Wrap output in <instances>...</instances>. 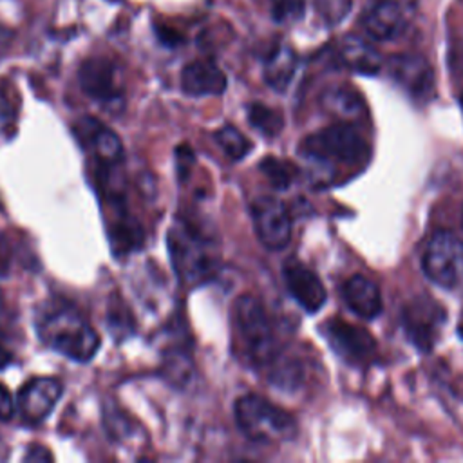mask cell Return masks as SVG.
Listing matches in <instances>:
<instances>
[{"label": "cell", "instance_id": "cell-1", "mask_svg": "<svg viewBox=\"0 0 463 463\" xmlns=\"http://www.w3.org/2000/svg\"><path fill=\"white\" fill-rule=\"evenodd\" d=\"M34 326L47 347L74 362L85 364L92 360L101 345L99 335L85 317L72 304L61 300L42 304Z\"/></svg>", "mask_w": 463, "mask_h": 463}, {"label": "cell", "instance_id": "cell-2", "mask_svg": "<svg viewBox=\"0 0 463 463\" xmlns=\"http://www.w3.org/2000/svg\"><path fill=\"white\" fill-rule=\"evenodd\" d=\"M232 322L237 345L244 358L255 367H269L280 353L262 302L253 295H241L233 304Z\"/></svg>", "mask_w": 463, "mask_h": 463}, {"label": "cell", "instance_id": "cell-3", "mask_svg": "<svg viewBox=\"0 0 463 463\" xmlns=\"http://www.w3.org/2000/svg\"><path fill=\"white\" fill-rule=\"evenodd\" d=\"M166 242L172 266L184 286H199L213 277L217 257L212 242L186 221L177 219L172 224Z\"/></svg>", "mask_w": 463, "mask_h": 463}, {"label": "cell", "instance_id": "cell-4", "mask_svg": "<svg viewBox=\"0 0 463 463\" xmlns=\"http://www.w3.org/2000/svg\"><path fill=\"white\" fill-rule=\"evenodd\" d=\"M233 416L241 432L257 443L288 441L297 434L295 418L259 394L237 398Z\"/></svg>", "mask_w": 463, "mask_h": 463}, {"label": "cell", "instance_id": "cell-5", "mask_svg": "<svg viewBox=\"0 0 463 463\" xmlns=\"http://www.w3.org/2000/svg\"><path fill=\"white\" fill-rule=\"evenodd\" d=\"M300 154L318 165L360 166L369 157V146L358 130L340 121L307 136L300 145Z\"/></svg>", "mask_w": 463, "mask_h": 463}, {"label": "cell", "instance_id": "cell-6", "mask_svg": "<svg viewBox=\"0 0 463 463\" xmlns=\"http://www.w3.org/2000/svg\"><path fill=\"white\" fill-rule=\"evenodd\" d=\"M425 277L439 288L452 289L463 280V244L450 232H436L423 251Z\"/></svg>", "mask_w": 463, "mask_h": 463}, {"label": "cell", "instance_id": "cell-7", "mask_svg": "<svg viewBox=\"0 0 463 463\" xmlns=\"http://www.w3.org/2000/svg\"><path fill=\"white\" fill-rule=\"evenodd\" d=\"M322 335L331 345V349L349 365L362 367L373 362L376 354L374 338L367 331L353 324H347L340 318L327 320L322 326Z\"/></svg>", "mask_w": 463, "mask_h": 463}, {"label": "cell", "instance_id": "cell-8", "mask_svg": "<svg viewBox=\"0 0 463 463\" xmlns=\"http://www.w3.org/2000/svg\"><path fill=\"white\" fill-rule=\"evenodd\" d=\"M253 228L264 248L284 250L291 241V217L288 208L275 197H257L251 203Z\"/></svg>", "mask_w": 463, "mask_h": 463}, {"label": "cell", "instance_id": "cell-9", "mask_svg": "<svg viewBox=\"0 0 463 463\" xmlns=\"http://www.w3.org/2000/svg\"><path fill=\"white\" fill-rule=\"evenodd\" d=\"M78 80L81 90L94 101L105 107L121 105L123 83L116 65L107 58L85 60L78 71Z\"/></svg>", "mask_w": 463, "mask_h": 463}, {"label": "cell", "instance_id": "cell-10", "mask_svg": "<svg viewBox=\"0 0 463 463\" xmlns=\"http://www.w3.org/2000/svg\"><path fill=\"white\" fill-rule=\"evenodd\" d=\"M443 309L429 297L412 298L403 306L402 311L405 333L409 335L411 342L421 351H429L434 345L438 331L443 324Z\"/></svg>", "mask_w": 463, "mask_h": 463}, {"label": "cell", "instance_id": "cell-11", "mask_svg": "<svg viewBox=\"0 0 463 463\" xmlns=\"http://www.w3.org/2000/svg\"><path fill=\"white\" fill-rule=\"evenodd\" d=\"M63 383L52 376H36L27 380L16 396V409L22 420L29 425L43 421L58 400L61 398Z\"/></svg>", "mask_w": 463, "mask_h": 463}, {"label": "cell", "instance_id": "cell-12", "mask_svg": "<svg viewBox=\"0 0 463 463\" xmlns=\"http://www.w3.org/2000/svg\"><path fill=\"white\" fill-rule=\"evenodd\" d=\"M391 80L414 99H429L434 92V72L418 54H394L387 61Z\"/></svg>", "mask_w": 463, "mask_h": 463}, {"label": "cell", "instance_id": "cell-13", "mask_svg": "<svg viewBox=\"0 0 463 463\" xmlns=\"http://www.w3.org/2000/svg\"><path fill=\"white\" fill-rule=\"evenodd\" d=\"M282 277L289 295L298 302L302 309L307 313H317L322 309L327 293L322 280L311 268L297 259H291L282 266Z\"/></svg>", "mask_w": 463, "mask_h": 463}, {"label": "cell", "instance_id": "cell-14", "mask_svg": "<svg viewBox=\"0 0 463 463\" xmlns=\"http://www.w3.org/2000/svg\"><path fill=\"white\" fill-rule=\"evenodd\" d=\"M360 25L378 42L394 40L405 31L403 7L396 0H369L360 14Z\"/></svg>", "mask_w": 463, "mask_h": 463}, {"label": "cell", "instance_id": "cell-15", "mask_svg": "<svg viewBox=\"0 0 463 463\" xmlns=\"http://www.w3.org/2000/svg\"><path fill=\"white\" fill-rule=\"evenodd\" d=\"M78 137L92 148V154L96 159L110 168L121 163L123 159V145L116 132H112L109 127H105L101 121L85 118L76 127Z\"/></svg>", "mask_w": 463, "mask_h": 463}, {"label": "cell", "instance_id": "cell-16", "mask_svg": "<svg viewBox=\"0 0 463 463\" xmlns=\"http://www.w3.org/2000/svg\"><path fill=\"white\" fill-rule=\"evenodd\" d=\"M226 83V74L212 61H192L181 71V89L188 96H219Z\"/></svg>", "mask_w": 463, "mask_h": 463}, {"label": "cell", "instance_id": "cell-17", "mask_svg": "<svg viewBox=\"0 0 463 463\" xmlns=\"http://www.w3.org/2000/svg\"><path fill=\"white\" fill-rule=\"evenodd\" d=\"M347 307L360 318L373 320L382 313V295L378 286L365 275H353L342 288Z\"/></svg>", "mask_w": 463, "mask_h": 463}, {"label": "cell", "instance_id": "cell-18", "mask_svg": "<svg viewBox=\"0 0 463 463\" xmlns=\"http://www.w3.org/2000/svg\"><path fill=\"white\" fill-rule=\"evenodd\" d=\"M340 65L364 76H374L382 69L378 52L358 36H345L338 47Z\"/></svg>", "mask_w": 463, "mask_h": 463}, {"label": "cell", "instance_id": "cell-19", "mask_svg": "<svg viewBox=\"0 0 463 463\" xmlns=\"http://www.w3.org/2000/svg\"><path fill=\"white\" fill-rule=\"evenodd\" d=\"M295 71H297V54L288 45H279L266 60L264 80L273 90L284 92L291 83Z\"/></svg>", "mask_w": 463, "mask_h": 463}, {"label": "cell", "instance_id": "cell-20", "mask_svg": "<svg viewBox=\"0 0 463 463\" xmlns=\"http://www.w3.org/2000/svg\"><path fill=\"white\" fill-rule=\"evenodd\" d=\"M320 101H322V107H324L326 112H329L331 116L340 118L345 123L360 118L362 109H364L360 94L354 89L344 87V85L327 89L322 94Z\"/></svg>", "mask_w": 463, "mask_h": 463}, {"label": "cell", "instance_id": "cell-21", "mask_svg": "<svg viewBox=\"0 0 463 463\" xmlns=\"http://www.w3.org/2000/svg\"><path fill=\"white\" fill-rule=\"evenodd\" d=\"M110 242L114 250L121 253L139 248L143 242L141 224L136 219H132L128 213L119 212L116 215V221H112L110 224Z\"/></svg>", "mask_w": 463, "mask_h": 463}, {"label": "cell", "instance_id": "cell-22", "mask_svg": "<svg viewBox=\"0 0 463 463\" xmlns=\"http://www.w3.org/2000/svg\"><path fill=\"white\" fill-rule=\"evenodd\" d=\"M248 121L266 137H275L284 127V118L279 110L266 107L262 103H251L248 107Z\"/></svg>", "mask_w": 463, "mask_h": 463}, {"label": "cell", "instance_id": "cell-23", "mask_svg": "<svg viewBox=\"0 0 463 463\" xmlns=\"http://www.w3.org/2000/svg\"><path fill=\"white\" fill-rule=\"evenodd\" d=\"M217 145L221 146V150L232 159V161H241L244 156L250 154L251 150V143L250 139L237 130L233 125H224L221 127L215 134H213Z\"/></svg>", "mask_w": 463, "mask_h": 463}, {"label": "cell", "instance_id": "cell-24", "mask_svg": "<svg viewBox=\"0 0 463 463\" xmlns=\"http://www.w3.org/2000/svg\"><path fill=\"white\" fill-rule=\"evenodd\" d=\"M259 168L264 174V177L269 181V184L277 190H286L288 186H291L298 174V170L293 163L279 159V157H264L260 161Z\"/></svg>", "mask_w": 463, "mask_h": 463}, {"label": "cell", "instance_id": "cell-25", "mask_svg": "<svg viewBox=\"0 0 463 463\" xmlns=\"http://www.w3.org/2000/svg\"><path fill=\"white\" fill-rule=\"evenodd\" d=\"M353 0H315V9L327 25H338L351 11Z\"/></svg>", "mask_w": 463, "mask_h": 463}, {"label": "cell", "instance_id": "cell-26", "mask_svg": "<svg viewBox=\"0 0 463 463\" xmlns=\"http://www.w3.org/2000/svg\"><path fill=\"white\" fill-rule=\"evenodd\" d=\"M304 0H271V16L277 22H293L302 18Z\"/></svg>", "mask_w": 463, "mask_h": 463}, {"label": "cell", "instance_id": "cell-27", "mask_svg": "<svg viewBox=\"0 0 463 463\" xmlns=\"http://www.w3.org/2000/svg\"><path fill=\"white\" fill-rule=\"evenodd\" d=\"M14 118H16V107L9 98L7 90L0 87V134L13 125Z\"/></svg>", "mask_w": 463, "mask_h": 463}, {"label": "cell", "instance_id": "cell-28", "mask_svg": "<svg viewBox=\"0 0 463 463\" xmlns=\"http://www.w3.org/2000/svg\"><path fill=\"white\" fill-rule=\"evenodd\" d=\"M16 403L13 400V396L9 394L7 387L0 383V421H9L14 414Z\"/></svg>", "mask_w": 463, "mask_h": 463}, {"label": "cell", "instance_id": "cell-29", "mask_svg": "<svg viewBox=\"0 0 463 463\" xmlns=\"http://www.w3.org/2000/svg\"><path fill=\"white\" fill-rule=\"evenodd\" d=\"M24 459L25 461H49V459H52V454L40 445H31L27 454L24 456Z\"/></svg>", "mask_w": 463, "mask_h": 463}, {"label": "cell", "instance_id": "cell-30", "mask_svg": "<svg viewBox=\"0 0 463 463\" xmlns=\"http://www.w3.org/2000/svg\"><path fill=\"white\" fill-rule=\"evenodd\" d=\"M157 34H159V38H161L165 43H168V45H175V43L183 42L181 34H179L177 31H172L170 27H159V29H157Z\"/></svg>", "mask_w": 463, "mask_h": 463}, {"label": "cell", "instance_id": "cell-31", "mask_svg": "<svg viewBox=\"0 0 463 463\" xmlns=\"http://www.w3.org/2000/svg\"><path fill=\"white\" fill-rule=\"evenodd\" d=\"M9 262V242L4 237H0V275L7 271Z\"/></svg>", "mask_w": 463, "mask_h": 463}, {"label": "cell", "instance_id": "cell-32", "mask_svg": "<svg viewBox=\"0 0 463 463\" xmlns=\"http://www.w3.org/2000/svg\"><path fill=\"white\" fill-rule=\"evenodd\" d=\"M9 322V311H7V304L0 293V327H5Z\"/></svg>", "mask_w": 463, "mask_h": 463}, {"label": "cell", "instance_id": "cell-33", "mask_svg": "<svg viewBox=\"0 0 463 463\" xmlns=\"http://www.w3.org/2000/svg\"><path fill=\"white\" fill-rule=\"evenodd\" d=\"M461 107H463V94H461Z\"/></svg>", "mask_w": 463, "mask_h": 463}]
</instances>
